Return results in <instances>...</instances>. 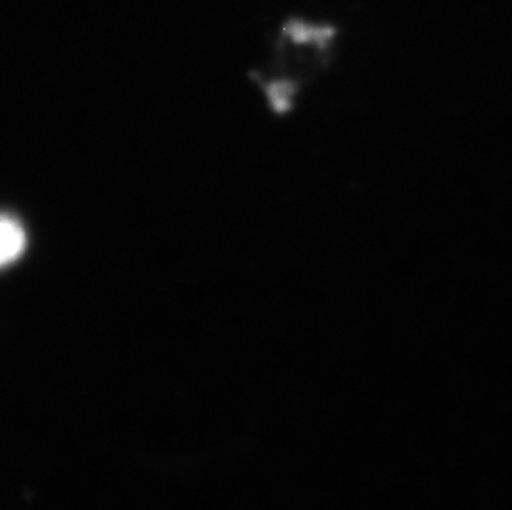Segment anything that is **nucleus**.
<instances>
[{
	"instance_id": "f257e3e1",
	"label": "nucleus",
	"mask_w": 512,
	"mask_h": 510,
	"mask_svg": "<svg viewBox=\"0 0 512 510\" xmlns=\"http://www.w3.org/2000/svg\"><path fill=\"white\" fill-rule=\"evenodd\" d=\"M0 239H2L0 259H2V265L7 267L10 262L19 259L20 254H22L25 249L24 229H22L19 222L15 221L14 217L7 216V214L2 217Z\"/></svg>"
}]
</instances>
